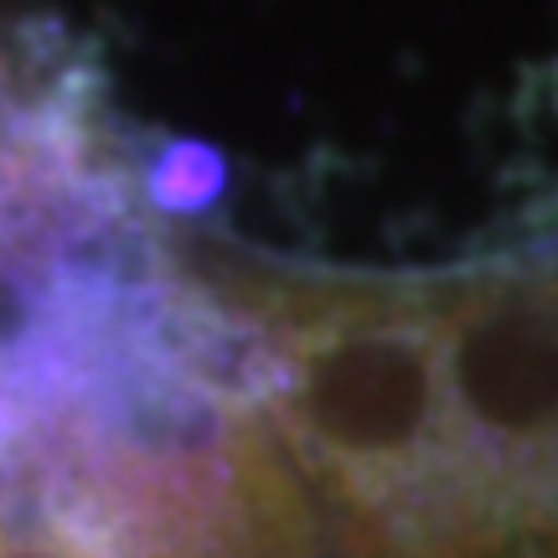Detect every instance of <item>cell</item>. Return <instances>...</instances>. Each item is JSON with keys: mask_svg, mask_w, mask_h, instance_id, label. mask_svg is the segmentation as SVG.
<instances>
[{"mask_svg": "<svg viewBox=\"0 0 558 558\" xmlns=\"http://www.w3.org/2000/svg\"><path fill=\"white\" fill-rule=\"evenodd\" d=\"M192 275L316 558H558V243L450 275Z\"/></svg>", "mask_w": 558, "mask_h": 558, "instance_id": "1", "label": "cell"}]
</instances>
